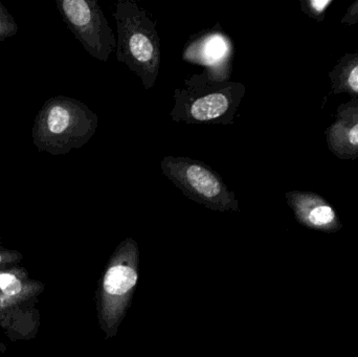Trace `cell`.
<instances>
[{"label":"cell","mask_w":358,"mask_h":357,"mask_svg":"<svg viewBox=\"0 0 358 357\" xmlns=\"http://www.w3.org/2000/svg\"><path fill=\"white\" fill-rule=\"evenodd\" d=\"M0 289L8 296L18 295L21 291L20 281L13 275H0Z\"/></svg>","instance_id":"cell-10"},{"label":"cell","mask_w":358,"mask_h":357,"mask_svg":"<svg viewBox=\"0 0 358 357\" xmlns=\"http://www.w3.org/2000/svg\"><path fill=\"white\" fill-rule=\"evenodd\" d=\"M331 3L330 0H327V1H321V0H317V1H310L309 4H310L311 8L315 10V12L322 13L326 8H327L329 4Z\"/></svg>","instance_id":"cell-12"},{"label":"cell","mask_w":358,"mask_h":357,"mask_svg":"<svg viewBox=\"0 0 358 357\" xmlns=\"http://www.w3.org/2000/svg\"><path fill=\"white\" fill-rule=\"evenodd\" d=\"M287 199L296 219L307 228L322 232H336L341 228L336 212L323 199L296 193L287 194Z\"/></svg>","instance_id":"cell-8"},{"label":"cell","mask_w":358,"mask_h":357,"mask_svg":"<svg viewBox=\"0 0 358 357\" xmlns=\"http://www.w3.org/2000/svg\"><path fill=\"white\" fill-rule=\"evenodd\" d=\"M117 22V59L136 73L145 89L157 83L161 68V39L157 23L131 0H120L113 12Z\"/></svg>","instance_id":"cell-2"},{"label":"cell","mask_w":358,"mask_h":357,"mask_svg":"<svg viewBox=\"0 0 358 357\" xmlns=\"http://www.w3.org/2000/svg\"><path fill=\"white\" fill-rule=\"evenodd\" d=\"M233 54V41L217 23L214 27L192 35L181 58L185 62L203 66V73L197 75L200 79L225 82L231 79Z\"/></svg>","instance_id":"cell-7"},{"label":"cell","mask_w":358,"mask_h":357,"mask_svg":"<svg viewBox=\"0 0 358 357\" xmlns=\"http://www.w3.org/2000/svg\"><path fill=\"white\" fill-rule=\"evenodd\" d=\"M98 126V115L85 103L69 96H52L36 115L31 138L40 152L64 155L87 144Z\"/></svg>","instance_id":"cell-1"},{"label":"cell","mask_w":358,"mask_h":357,"mask_svg":"<svg viewBox=\"0 0 358 357\" xmlns=\"http://www.w3.org/2000/svg\"><path fill=\"white\" fill-rule=\"evenodd\" d=\"M19 27L8 8L0 1V42L14 37L18 33Z\"/></svg>","instance_id":"cell-9"},{"label":"cell","mask_w":358,"mask_h":357,"mask_svg":"<svg viewBox=\"0 0 358 357\" xmlns=\"http://www.w3.org/2000/svg\"><path fill=\"white\" fill-rule=\"evenodd\" d=\"M348 84L353 92H358V64L349 73Z\"/></svg>","instance_id":"cell-11"},{"label":"cell","mask_w":358,"mask_h":357,"mask_svg":"<svg viewBox=\"0 0 358 357\" xmlns=\"http://www.w3.org/2000/svg\"><path fill=\"white\" fill-rule=\"evenodd\" d=\"M164 175L187 198L217 212H240L239 201L222 176L197 159L165 156L162 159Z\"/></svg>","instance_id":"cell-5"},{"label":"cell","mask_w":358,"mask_h":357,"mask_svg":"<svg viewBox=\"0 0 358 357\" xmlns=\"http://www.w3.org/2000/svg\"><path fill=\"white\" fill-rule=\"evenodd\" d=\"M349 142L355 146H358V123L349 132Z\"/></svg>","instance_id":"cell-13"},{"label":"cell","mask_w":358,"mask_h":357,"mask_svg":"<svg viewBox=\"0 0 358 357\" xmlns=\"http://www.w3.org/2000/svg\"><path fill=\"white\" fill-rule=\"evenodd\" d=\"M140 249L134 238L122 241L111 255L99 291V318L106 339L117 335L138 282Z\"/></svg>","instance_id":"cell-4"},{"label":"cell","mask_w":358,"mask_h":357,"mask_svg":"<svg viewBox=\"0 0 358 357\" xmlns=\"http://www.w3.org/2000/svg\"><path fill=\"white\" fill-rule=\"evenodd\" d=\"M57 10L84 50L102 62L117 50V38L96 0H56Z\"/></svg>","instance_id":"cell-6"},{"label":"cell","mask_w":358,"mask_h":357,"mask_svg":"<svg viewBox=\"0 0 358 357\" xmlns=\"http://www.w3.org/2000/svg\"><path fill=\"white\" fill-rule=\"evenodd\" d=\"M185 88L174 90L173 122L187 125H233L246 86L239 82H212L197 75L185 79Z\"/></svg>","instance_id":"cell-3"},{"label":"cell","mask_w":358,"mask_h":357,"mask_svg":"<svg viewBox=\"0 0 358 357\" xmlns=\"http://www.w3.org/2000/svg\"><path fill=\"white\" fill-rule=\"evenodd\" d=\"M0 261H1V257H0Z\"/></svg>","instance_id":"cell-14"}]
</instances>
